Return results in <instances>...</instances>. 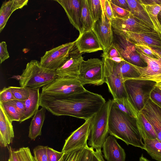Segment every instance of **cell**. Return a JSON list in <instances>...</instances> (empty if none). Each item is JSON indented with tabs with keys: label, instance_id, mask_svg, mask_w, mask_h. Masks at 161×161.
<instances>
[{
	"label": "cell",
	"instance_id": "obj_1",
	"mask_svg": "<svg viewBox=\"0 0 161 161\" xmlns=\"http://www.w3.org/2000/svg\"><path fill=\"white\" fill-rule=\"evenodd\" d=\"M106 102L101 95L87 90L66 97L40 94V106L53 115L69 116L85 121L92 118Z\"/></svg>",
	"mask_w": 161,
	"mask_h": 161
},
{
	"label": "cell",
	"instance_id": "obj_2",
	"mask_svg": "<svg viewBox=\"0 0 161 161\" xmlns=\"http://www.w3.org/2000/svg\"><path fill=\"white\" fill-rule=\"evenodd\" d=\"M108 130L110 135L122 140L127 145L145 149L136 119L120 111L113 104L109 114Z\"/></svg>",
	"mask_w": 161,
	"mask_h": 161
},
{
	"label": "cell",
	"instance_id": "obj_3",
	"mask_svg": "<svg viewBox=\"0 0 161 161\" xmlns=\"http://www.w3.org/2000/svg\"><path fill=\"white\" fill-rule=\"evenodd\" d=\"M57 77L56 70L42 67L40 62L31 60L19 76L20 87L32 89L40 88L48 84Z\"/></svg>",
	"mask_w": 161,
	"mask_h": 161
},
{
	"label": "cell",
	"instance_id": "obj_4",
	"mask_svg": "<svg viewBox=\"0 0 161 161\" xmlns=\"http://www.w3.org/2000/svg\"><path fill=\"white\" fill-rule=\"evenodd\" d=\"M113 103V100H109L92 118L88 145L94 149H101L108 136V118Z\"/></svg>",
	"mask_w": 161,
	"mask_h": 161
},
{
	"label": "cell",
	"instance_id": "obj_5",
	"mask_svg": "<svg viewBox=\"0 0 161 161\" xmlns=\"http://www.w3.org/2000/svg\"><path fill=\"white\" fill-rule=\"evenodd\" d=\"M156 84L152 80L136 79H129L124 82L128 98L139 112L146 105Z\"/></svg>",
	"mask_w": 161,
	"mask_h": 161
},
{
	"label": "cell",
	"instance_id": "obj_6",
	"mask_svg": "<svg viewBox=\"0 0 161 161\" xmlns=\"http://www.w3.org/2000/svg\"><path fill=\"white\" fill-rule=\"evenodd\" d=\"M86 89L78 79H71L57 77L42 88L41 95L55 97L69 96L81 92Z\"/></svg>",
	"mask_w": 161,
	"mask_h": 161
},
{
	"label": "cell",
	"instance_id": "obj_7",
	"mask_svg": "<svg viewBox=\"0 0 161 161\" xmlns=\"http://www.w3.org/2000/svg\"><path fill=\"white\" fill-rule=\"evenodd\" d=\"M104 63L98 58L83 60L81 63L78 80L84 86L86 84L100 86L105 83Z\"/></svg>",
	"mask_w": 161,
	"mask_h": 161
},
{
	"label": "cell",
	"instance_id": "obj_8",
	"mask_svg": "<svg viewBox=\"0 0 161 161\" xmlns=\"http://www.w3.org/2000/svg\"><path fill=\"white\" fill-rule=\"evenodd\" d=\"M75 44V41L67 43L46 51L41 58V65L45 68L56 70L69 57Z\"/></svg>",
	"mask_w": 161,
	"mask_h": 161
},
{
	"label": "cell",
	"instance_id": "obj_9",
	"mask_svg": "<svg viewBox=\"0 0 161 161\" xmlns=\"http://www.w3.org/2000/svg\"><path fill=\"white\" fill-rule=\"evenodd\" d=\"M105 0H101L102 5L101 16L95 22L92 29L103 48V54L106 53L113 42L111 20L107 16L105 11Z\"/></svg>",
	"mask_w": 161,
	"mask_h": 161
},
{
	"label": "cell",
	"instance_id": "obj_10",
	"mask_svg": "<svg viewBox=\"0 0 161 161\" xmlns=\"http://www.w3.org/2000/svg\"><path fill=\"white\" fill-rule=\"evenodd\" d=\"M104 63V74L105 82L112 95L113 99L128 98L124 82L114 72L111 64V60L103 57Z\"/></svg>",
	"mask_w": 161,
	"mask_h": 161
},
{
	"label": "cell",
	"instance_id": "obj_11",
	"mask_svg": "<svg viewBox=\"0 0 161 161\" xmlns=\"http://www.w3.org/2000/svg\"><path fill=\"white\" fill-rule=\"evenodd\" d=\"M111 23L113 31L149 32L155 31L131 13L129 16L124 19L113 17L111 20Z\"/></svg>",
	"mask_w": 161,
	"mask_h": 161
},
{
	"label": "cell",
	"instance_id": "obj_12",
	"mask_svg": "<svg viewBox=\"0 0 161 161\" xmlns=\"http://www.w3.org/2000/svg\"><path fill=\"white\" fill-rule=\"evenodd\" d=\"M91 118L72 132L65 140L62 152L64 153L88 146L87 143L90 133Z\"/></svg>",
	"mask_w": 161,
	"mask_h": 161
},
{
	"label": "cell",
	"instance_id": "obj_13",
	"mask_svg": "<svg viewBox=\"0 0 161 161\" xmlns=\"http://www.w3.org/2000/svg\"><path fill=\"white\" fill-rule=\"evenodd\" d=\"M137 51L147 66L143 67L135 66L140 74V76L136 79L152 80L157 83L161 82V56L158 58H155L141 51Z\"/></svg>",
	"mask_w": 161,
	"mask_h": 161
},
{
	"label": "cell",
	"instance_id": "obj_14",
	"mask_svg": "<svg viewBox=\"0 0 161 161\" xmlns=\"http://www.w3.org/2000/svg\"><path fill=\"white\" fill-rule=\"evenodd\" d=\"M84 60L75 46L70 52L69 56L65 62L56 70L57 77L66 79H78L80 65Z\"/></svg>",
	"mask_w": 161,
	"mask_h": 161
},
{
	"label": "cell",
	"instance_id": "obj_15",
	"mask_svg": "<svg viewBox=\"0 0 161 161\" xmlns=\"http://www.w3.org/2000/svg\"><path fill=\"white\" fill-rule=\"evenodd\" d=\"M114 32L131 44H144L152 48L161 49V36L155 31L149 32H134L128 31Z\"/></svg>",
	"mask_w": 161,
	"mask_h": 161
},
{
	"label": "cell",
	"instance_id": "obj_16",
	"mask_svg": "<svg viewBox=\"0 0 161 161\" xmlns=\"http://www.w3.org/2000/svg\"><path fill=\"white\" fill-rule=\"evenodd\" d=\"M75 42V47L80 53L103 51L97 37L92 30L79 35Z\"/></svg>",
	"mask_w": 161,
	"mask_h": 161
},
{
	"label": "cell",
	"instance_id": "obj_17",
	"mask_svg": "<svg viewBox=\"0 0 161 161\" xmlns=\"http://www.w3.org/2000/svg\"><path fill=\"white\" fill-rule=\"evenodd\" d=\"M64 9L70 23L82 34L80 15L81 0H56Z\"/></svg>",
	"mask_w": 161,
	"mask_h": 161
},
{
	"label": "cell",
	"instance_id": "obj_18",
	"mask_svg": "<svg viewBox=\"0 0 161 161\" xmlns=\"http://www.w3.org/2000/svg\"><path fill=\"white\" fill-rule=\"evenodd\" d=\"M141 112L153 126L157 138L161 141V108L149 99Z\"/></svg>",
	"mask_w": 161,
	"mask_h": 161
},
{
	"label": "cell",
	"instance_id": "obj_19",
	"mask_svg": "<svg viewBox=\"0 0 161 161\" xmlns=\"http://www.w3.org/2000/svg\"><path fill=\"white\" fill-rule=\"evenodd\" d=\"M102 148L104 157L107 161H125V151L114 136H108Z\"/></svg>",
	"mask_w": 161,
	"mask_h": 161
},
{
	"label": "cell",
	"instance_id": "obj_20",
	"mask_svg": "<svg viewBox=\"0 0 161 161\" xmlns=\"http://www.w3.org/2000/svg\"><path fill=\"white\" fill-rule=\"evenodd\" d=\"M121 37L122 45H119L121 57L125 60L133 65L142 67H146V63L142 58L135 46Z\"/></svg>",
	"mask_w": 161,
	"mask_h": 161
},
{
	"label": "cell",
	"instance_id": "obj_21",
	"mask_svg": "<svg viewBox=\"0 0 161 161\" xmlns=\"http://www.w3.org/2000/svg\"><path fill=\"white\" fill-rule=\"evenodd\" d=\"M12 122L0 104V143L2 147H5L9 145L14 138Z\"/></svg>",
	"mask_w": 161,
	"mask_h": 161
},
{
	"label": "cell",
	"instance_id": "obj_22",
	"mask_svg": "<svg viewBox=\"0 0 161 161\" xmlns=\"http://www.w3.org/2000/svg\"><path fill=\"white\" fill-rule=\"evenodd\" d=\"M28 1V0H9L3 2L0 10V33L12 13L27 5Z\"/></svg>",
	"mask_w": 161,
	"mask_h": 161
},
{
	"label": "cell",
	"instance_id": "obj_23",
	"mask_svg": "<svg viewBox=\"0 0 161 161\" xmlns=\"http://www.w3.org/2000/svg\"><path fill=\"white\" fill-rule=\"evenodd\" d=\"M111 64L115 73L124 82L129 79H136L140 76L135 65L125 60L119 63L112 60Z\"/></svg>",
	"mask_w": 161,
	"mask_h": 161
},
{
	"label": "cell",
	"instance_id": "obj_24",
	"mask_svg": "<svg viewBox=\"0 0 161 161\" xmlns=\"http://www.w3.org/2000/svg\"><path fill=\"white\" fill-rule=\"evenodd\" d=\"M28 88L30 96L25 101V111L24 116L19 122L20 123L31 118L38 110L39 107L40 106L39 88Z\"/></svg>",
	"mask_w": 161,
	"mask_h": 161
},
{
	"label": "cell",
	"instance_id": "obj_25",
	"mask_svg": "<svg viewBox=\"0 0 161 161\" xmlns=\"http://www.w3.org/2000/svg\"><path fill=\"white\" fill-rule=\"evenodd\" d=\"M46 109L42 107L35 113L29 127L28 136L31 140H35L41 135L42 129L45 119Z\"/></svg>",
	"mask_w": 161,
	"mask_h": 161
},
{
	"label": "cell",
	"instance_id": "obj_26",
	"mask_svg": "<svg viewBox=\"0 0 161 161\" xmlns=\"http://www.w3.org/2000/svg\"><path fill=\"white\" fill-rule=\"evenodd\" d=\"M136 120L137 126L143 140L157 138L153 126L141 111L139 112Z\"/></svg>",
	"mask_w": 161,
	"mask_h": 161
},
{
	"label": "cell",
	"instance_id": "obj_27",
	"mask_svg": "<svg viewBox=\"0 0 161 161\" xmlns=\"http://www.w3.org/2000/svg\"><path fill=\"white\" fill-rule=\"evenodd\" d=\"M82 34L92 30L95 22L91 15L87 0H81L80 15Z\"/></svg>",
	"mask_w": 161,
	"mask_h": 161
},
{
	"label": "cell",
	"instance_id": "obj_28",
	"mask_svg": "<svg viewBox=\"0 0 161 161\" xmlns=\"http://www.w3.org/2000/svg\"><path fill=\"white\" fill-rule=\"evenodd\" d=\"M130 11L148 25L153 29V25L144 8L141 0H126Z\"/></svg>",
	"mask_w": 161,
	"mask_h": 161
},
{
	"label": "cell",
	"instance_id": "obj_29",
	"mask_svg": "<svg viewBox=\"0 0 161 161\" xmlns=\"http://www.w3.org/2000/svg\"><path fill=\"white\" fill-rule=\"evenodd\" d=\"M8 149L9 157L7 161H36L28 147L15 150L9 146Z\"/></svg>",
	"mask_w": 161,
	"mask_h": 161
},
{
	"label": "cell",
	"instance_id": "obj_30",
	"mask_svg": "<svg viewBox=\"0 0 161 161\" xmlns=\"http://www.w3.org/2000/svg\"><path fill=\"white\" fill-rule=\"evenodd\" d=\"M141 2L153 25L154 30L161 36V25L158 17L159 13L161 11V4L146 5Z\"/></svg>",
	"mask_w": 161,
	"mask_h": 161
},
{
	"label": "cell",
	"instance_id": "obj_31",
	"mask_svg": "<svg viewBox=\"0 0 161 161\" xmlns=\"http://www.w3.org/2000/svg\"><path fill=\"white\" fill-rule=\"evenodd\" d=\"M145 150L152 157L157 161H161V141L157 138L143 140Z\"/></svg>",
	"mask_w": 161,
	"mask_h": 161
},
{
	"label": "cell",
	"instance_id": "obj_32",
	"mask_svg": "<svg viewBox=\"0 0 161 161\" xmlns=\"http://www.w3.org/2000/svg\"><path fill=\"white\" fill-rule=\"evenodd\" d=\"M113 105L119 110L130 116L137 119L139 112L128 98L113 99Z\"/></svg>",
	"mask_w": 161,
	"mask_h": 161
},
{
	"label": "cell",
	"instance_id": "obj_33",
	"mask_svg": "<svg viewBox=\"0 0 161 161\" xmlns=\"http://www.w3.org/2000/svg\"><path fill=\"white\" fill-rule=\"evenodd\" d=\"M88 7L95 22L101 17L102 5L101 0H87Z\"/></svg>",
	"mask_w": 161,
	"mask_h": 161
},
{
	"label": "cell",
	"instance_id": "obj_34",
	"mask_svg": "<svg viewBox=\"0 0 161 161\" xmlns=\"http://www.w3.org/2000/svg\"><path fill=\"white\" fill-rule=\"evenodd\" d=\"M6 115L12 121L19 122L21 117L14 107L9 102L0 103Z\"/></svg>",
	"mask_w": 161,
	"mask_h": 161
},
{
	"label": "cell",
	"instance_id": "obj_35",
	"mask_svg": "<svg viewBox=\"0 0 161 161\" xmlns=\"http://www.w3.org/2000/svg\"><path fill=\"white\" fill-rule=\"evenodd\" d=\"M11 92L16 99L25 101L30 96L28 88L9 86Z\"/></svg>",
	"mask_w": 161,
	"mask_h": 161
},
{
	"label": "cell",
	"instance_id": "obj_36",
	"mask_svg": "<svg viewBox=\"0 0 161 161\" xmlns=\"http://www.w3.org/2000/svg\"><path fill=\"white\" fill-rule=\"evenodd\" d=\"M47 146H38L33 149L34 157L36 161H49Z\"/></svg>",
	"mask_w": 161,
	"mask_h": 161
},
{
	"label": "cell",
	"instance_id": "obj_37",
	"mask_svg": "<svg viewBox=\"0 0 161 161\" xmlns=\"http://www.w3.org/2000/svg\"><path fill=\"white\" fill-rule=\"evenodd\" d=\"M133 45L137 50L141 51L151 57L158 58L161 56L153 48L146 44L136 43Z\"/></svg>",
	"mask_w": 161,
	"mask_h": 161
},
{
	"label": "cell",
	"instance_id": "obj_38",
	"mask_svg": "<svg viewBox=\"0 0 161 161\" xmlns=\"http://www.w3.org/2000/svg\"><path fill=\"white\" fill-rule=\"evenodd\" d=\"M83 148L76 149L64 153L59 161H80Z\"/></svg>",
	"mask_w": 161,
	"mask_h": 161
},
{
	"label": "cell",
	"instance_id": "obj_39",
	"mask_svg": "<svg viewBox=\"0 0 161 161\" xmlns=\"http://www.w3.org/2000/svg\"><path fill=\"white\" fill-rule=\"evenodd\" d=\"M101 56L109 58L115 57H121L120 47L117 43L113 42L105 54H102Z\"/></svg>",
	"mask_w": 161,
	"mask_h": 161
},
{
	"label": "cell",
	"instance_id": "obj_40",
	"mask_svg": "<svg viewBox=\"0 0 161 161\" xmlns=\"http://www.w3.org/2000/svg\"><path fill=\"white\" fill-rule=\"evenodd\" d=\"M111 4L114 13L113 17L124 19L129 16L131 13L130 11L118 7L111 3Z\"/></svg>",
	"mask_w": 161,
	"mask_h": 161
},
{
	"label": "cell",
	"instance_id": "obj_41",
	"mask_svg": "<svg viewBox=\"0 0 161 161\" xmlns=\"http://www.w3.org/2000/svg\"><path fill=\"white\" fill-rule=\"evenodd\" d=\"M15 99L9 88L4 87L0 92V103H4Z\"/></svg>",
	"mask_w": 161,
	"mask_h": 161
},
{
	"label": "cell",
	"instance_id": "obj_42",
	"mask_svg": "<svg viewBox=\"0 0 161 161\" xmlns=\"http://www.w3.org/2000/svg\"><path fill=\"white\" fill-rule=\"evenodd\" d=\"M9 102L14 107L20 114L21 117L20 121L23 117L25 111V101H20L15 99Z\"/></svg>",
	"mask_w": 161,
	"mask_h": 161
},
{
	"label": "cell",
	"instance_id": "obj_43",
	"mask_svg": "<svg viewBox=\"0 0 161 161\" xmlns=\"http://www.w3.org/2000/svg\"><path fill=\"white\" fill-rule=\"evenodd\" d=\"M150 99L161 108V90L155 86L151 93Z\"/></svg>",
	"mask_w": 161,
	"mask_h": 161
},
{
	"label": "cell",
	"instance_id": "obj_44",
	"mask_svg": "<svg viewBox=\"0 0 161 161\" xmlns=\"http://www.w3.org/2000/svg\"><path fill=\"white\" fill-rule=\"evenodd\" d=\"M64 153L57 151L48 147L47 154L49 161H59L63 157Z\"/></svg>",
	"mask_w": 161,
	"mask_h": 161
},
{
	"label": "cell",
	"instance_id": "obj_45",
	"mask_svg": "<svg viewBox=\"0 0 161 161\" xmlns=\"http://www.w3.org/2000/svg\"><path fill=\"white\" fill-rule=\"evenodd\" d=\"M94 149L88 146L82 149L80 161H92L93 152Z\"/></svg>",
	"mask_w": 161,
	"mask_h": 161
},
{
	"label": "cell",
	"instance_id": "obj_46",
	"mask_svg": "<svg viewBox=\"0 0 161 161\" xmlns=\"http://www.w3.org/2000/svg\"><path fill=\"white\" fill-rule=\"evenodd\" d=\"M9 57L7 49V45L5 42H2L0 43V64Z\"/></svg>",
	"mask_w": 161,
	"mask_h": 161
},
{
	"label": "cell",
	"instance_id": "obj_47",
	"mask_svg": "<svg viewBox=\"0 0 161 161\" xmlns=\"http://www.w3.org/2000/svg\"><path fill=\"white\" fill-rule=\"evenodd\" d=\"M110 2L115 5L130 11L128 4L126 0H109Z\"/></svg>",
	"mask_w": 161,
	"mask_h": 161
},
{
	"label": "cell",
	"instance_id": "obj_48",
	"mask_svg": "<svg viewBox=\"0 0 161 161\" xmlns=\"http://www.w3.org/2000/svg\"><path fill=\"white\" fill-rule=\"evenodd\" d=\"M104 9L108 17L111 20L114 17V13L109 0H105Z\"/></svg>",
	"mask_w": 161,
	"mask_h": 161
},
{
	"label": "cell",
	"instance_id": "obj_49",
	"mask_svg": "<svg viewBox=\"0 0 161 161\" xmlns=\"http://www.w3.org/2000/svg\"><path fill=\"white\" fill-rule=\"evenodd\" d=\"M92 161H105L104 159L101 149L93 150Z\"/></svg>",
	"mask_w": 161,
	"mask_h": 161
},
{
	"label": "cell",
	"instance_id": "obj_50",
	"mask_svg": "<svg viewBox=\"0 0 161 161\" xmlns=\"http://www.w3.org/2000/svg\"><path fill=\"white\" fill-rule=\"evenodd\" d=\"M142 3L146 5H155L161 4V0H141Z\"/></svg>",
	"mask_w": 161,
	"mask_h": 161
},
{
	"label": "cell",
	"instance_id": "obj_51",
	"mask_svg": "<svg viewBox=\"0 0 161 161\" xmlns=\"http://www.w3.org/2000/svg\"><path fill=\"white\" fill-rule=\"evenodd\" d=\"M110 59L116 63H119L122 61H124V59L121 57H115L113 58H109Z\"/></svg>",
	"mask_w": 161,
	"mask_h": 161
},
{
	"label": "cell",
	"instance_id": "obj_52",
	"mask_svg": "<svg viewBox=\"0 0 161 161\" xmlns=\"http://www.w3.org/2000/svg\"><path fill=\"white\" fill-rule=\"evenodd\" d=\"M139 161H150L143 157L142 154L139 158Z\"/></svg>",
	"mask_w": 161,
	"mask_h": 161
},
{
	"label": "cell",
	"instance_id": "obj_53",
	"mask_svg": "<svg viewBox=\"0 0 161 161\" xmlns=\"http://www.w3.org/2000/svg\"><path fill=\"white\" fill-rule=\"evenodd\" d=\"M153 48L161 56V49L156 48H155L156 49Z\"/></svg>",
	"mask_w": 161,
	"mask_h": 161
},
{
	"label": "cell",
	"instance_id": "obj_54",
	"mask_svg": "<svg viewBox=\"0 0 161 161\" xmlns=\"http://www.w3.org/2000/svg\"><path fill=\"white\" fill-rule=\"evenodd\" d=\"M155 86L161 90V82L157 83Z\"/></svg>",
	"mask_w": 161,
	"mask_h": 161
},
{
	"label": "cell",
	"instance_id": "obj_55",
	"mask_svg": "<svg viewBox=\"0 0 161 161\" xmlns=\"http://www.w3.org/2000/svg\"><path fill=\"white\" fill-rule=\"evenodd\" d=\"M158 18L161 19V11L159 13L158 15Z\"/></svg>",
	"mask_w": 161,
	"mask_h": 161
},
{
	"label": "cell",
	"instance_id": "obj_56",
	"mask_svg": "<svg viewBox=\"0 0 161 161\" xmlns=\"http://www.w3.org/2000/svg\"><path fill=\"white\" fill-rule=\"evenodd\" d=\"M158 19L159 20V21L160 22V24L161 25V19H160V18H158Z\"/></svg>",
	"mask_w": 161,
	"mask_h": 161
}]
</instances>
